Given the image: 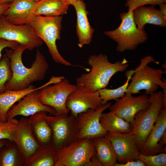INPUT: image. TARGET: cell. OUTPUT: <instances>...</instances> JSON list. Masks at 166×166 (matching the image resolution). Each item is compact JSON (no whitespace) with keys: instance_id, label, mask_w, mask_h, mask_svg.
I'll use <instances>...</instances> for the list:
<instances>
[{"instance_id":"ba28073f","label":"cell","mask_w":166,"mask_h":166,"mask_svg":"<svg viewBox=\"0 0 166 166\" xmlns=\"http://www.w3.org/2000/svg\"><path fill=\"white\" fill-rule=\"evenodd\" d=\"M95 152L93 139H77L67 146L56 149L55 166H85Z\"/></svg>"},{"instance_id":"f1b7e54d","label":"cell","mask_w":166,"mask_h":166,"mask_svg":"<svg viewBox=\"0 0 166 166\" xmlns=\"http://www.w3.org/2000/svg\"><path fill=\"white\" fill-rule=\"evenodd\" d=\"M13 75L10 59L5 54L0 60V94L6 91V85Z\"/></svg>"},{"instance_id":"60d3db41","label":"cell","mask_w":166,"mask_h":166,"mask_svg":"<svg viewBox=\"0 0 166 166\" xmlns=\"http://www.w3.org/2000/svg\"><path fill=\"white\" fill-rule=\"evenodd\" d=\"M13 0H0V4L11 2Z\"/></svg>"},{"instance_id":"1f68e13d","label":"cell","mask_w":166,"mask_h":166,"mask_svg":"<svg viewBox=\"0 0 166 166\" xmlns=\"http://www.w3.org/2000/svg\"><path fill=\"white\" fill-rule=\"evenodd\" d=\"M161 3H166V0H127L125 6L128 11H133L136 8L146 5L155 6Z\"/></svg>"},{"instance_id":"6da1fadb","label":"cell","mask_w":166,"mask_h":166,"mask_svg":"<svg viewBox=\"0 0 166 166\" xmlns=\"http://www.w3.org/2000/svg\"><path fill=\"white\" fill-rule=\"evenodd\" d=\"M27 49L19 44L16 48L5 49L6 54L10 59L13 72L12 77L6 85V90H22L26 88L36 81L43 80L49 67L45 57L37 48L35 60L30 68L22 63V57Z\"/></svg>"},{"instance_id":"44dd1931","label":"cell","mask_w":166,"mask_h":166,"mask_svg":"<svg viewBox=\"0 0 166 166\" xmlns=\"http://www.w3.org/2000/svg\"><path fill=\"white\" fill-rule=\"evenodd\" d=\"M46 113L40 111L28 118L33 133L40 146L53 143L52 131L45 118Z\"/></svg>"},{"instance_id":"e575fe53","label":"cell","mask_w":166,"mask_h":166,"mask_svg":"<svg viewBox=\"0 0 166 166\" xmlns=\"http://www.w3.org/2000/svg\"><path fill=\"white\" fill-rule=\"evenodd\" d=\"M85 166H103L98 159L96 152L92 156L89 161Z\"/></svg>"},{"instance_id":"52a82bcc","label":"cell","mask_w":166,"mask_h":166,"mask_svg":"<svg viewBox=\"0 0 166 166\" xmlns=\"http://www.w3.org/2000/svg\"><path fill=\"white\" fill-rule=\"evenodd\" d=\"M52 132V142L56 149L67 146L77 139L79 132L76 117L70 114L55 115L45 114Z\"/></svg>"},{"instance_id":"5b68a950","label":"cell","mask_w":166,"mask_h":166,"mask_svg":"<svg viewBox=\"0 0 166 166\" xmlns=\"http://www.w3.org/2000/svg\"><path fill=\"white\" fill-rule=\"evenodd\" d=\"M133 13V11L120 13L121 22L118 27L114 30L104 32L106 36L117 43L116 50L119 53L134 50L148 39L146 31L137 28L134 20Z\"/></svg>"},{"instance_id":"f546056e","label":"cell","mask_w":166,"mask_h":166,"mask_svg":"<svg viewBox=\"0 0 166 166\" xmlns=\"http://www.w3.org/2000/svg\"><path fill=\"white\" fill-rule=\"evenodd\" d=\"M19 123V120L14 118L0 122V140L6 139L14 141V135Z\"/></svg>"},{"instance_id":"8992f818","label":"cell","mask_w":166,"mask_h":166,"mask_svg":"<svg viewBox=\"0 0 166 166\" xmlns=\"http://www.w3.org/2000/svg\"><path fill=\"white\" fill-rule=\"evenodd\" d=\"M164 93L163 90L156 91L149 95V107L135 115L130 133L134 137L140 150L152 129L163 108Z\"/></svg>"},{"instance_id":"9a60e30c","label":"cell","mask_w":166,"mask_h":166,"mask_svg":"<svg viewBox=\"0 0 166 166\" xmlns=\"http://www.w3.org/2000/svg\"><path fill=\"white\" fill-rule=\"evenodd\" d=\"M39 90L27 94L14 104L8 112L6 119L10 120L18 116L23 117L31 116L40 111H45L54 115L55 111L51 106L43 104L39 100L38 94Z\"/></svg>"},{"instance_id":"b9f144b4","label":"cell","mask_w":166,"mask_h":166,"mask_svg":"<svg viewBox=\"0 0 166 166\" xmlns=\"http://www.w3.org/2000/svg\"><path fill=\"white\" fill-rule=\"evenodd\" d=\"M31 0L34 2H37L40 1V0Z\"/></svg>"},{"instance_id":"836d02e7","label":"cell","mask_w":166,"mask_h":166,"mask_svg":"<svg viewBox=\"0 0 166 166\" xmlns=\"http://www.w3.org/2000/svg\"><path fill=\"white\" fill-rule=\"evenodd\" d=\"M114 166H147V165L141 160L137 159L128 161L124 164L117 163Z\"/></svg>"},{"instance_id":"8fae6325","label":"cell","mask_w":166,"mask_h":166,"mask_svg":"<svg viewBox=\"0 0 166 166\" xmlns=\"http://www.w3.org/2000/svg\"><path fill=\"white\" fill-rule=\"evenodd\" d=\"M112 105L110 102L97 109H89L78 114L76 117L79 129L77 139H89L105 136L108 133L101 126L100 119L103 112Z\"/></svg>"},{"instance_id":"74e56055","label":"cell","mask_w":166,"mask_h":166,"mask_svg":"<svg viewBox=\"0 0 166 166\" xmlns=\"http://www.w3.org/2000/svg\"><path fill=\"white\" fill-rule=\"evenodd\" d=\"M166 143V131L165 132L158 142V144L161 146H164Z\"/></svg>"},{"instance_id":"d590c367","label":"cell","mask_w":166,"mask_h":166,"mask_svg":"<svg viewBox=\"0 0 166 166\" xmlns=\"http://www.w3.org/2000/svg\"><path fill=\"white\" fill-rule=\"evenodd\" d=\"M10 3L0 4V16L2 15L8 8L10 6Z\"/></svg>"},{"instance_id":"3957f363","label":"cell","mask_w":166,"mask_h":166,"mask_svg":"<svg viewBox=\"0 0 166 166\" xmlns=\"http://www.w3.org/2000/svg\"><path fill=\"white\" fill-rule=\"evenodd\" d=\"M155 61L151 56H147L140 60V65L133 70L126 94H136L144 90V94L148 95L156 92L160 87L164 92V99L166 100V83L162 77L164 71L162 69H156L148 65Z\"/></svg>"},{"instance_id":"d6986e66","label":"cell","mask_w":166,"mask_h":166,"mask_svg":"<svg viewBox=\"0 0 166 166\" xmlns=\"http://www.w3.org/2000/svg\"><path fill=\"white\" fill-rule=\"evenodd\" d=\"M73 6L77 17L76 32L78 38V45L82 48L85 45L90 44L94 30L89 22L87 16L88 12L83 1H78Z\"/></svg>"},{"instance_id":"4fadbf2b","label":"cell","mask_w":166,"mask_h":166,"mask_svg":"<svg viewBox=\"0 0 166 166\" xmlns=\"http://www.w3.org/2000/svg\"><path fill=\"white\" fill-rule=\"evenodd\" d=\"M148 97L145 94L137 96L126 94L123 97L116 99L115 103L109 107V109L132 124L136 113L149 107L150 102Z\"/></svg>"},{"instance_id":"d6a6232c","label":"cell","mask_w":166,"mask_h":166,"mask_svg":"<svg viewBox=\"0 0 166 166\" xmlns=\"http://www.w3.org/2000/svg\"><path fill=\"white\" fill-rule=\"evenodd\" d=\"M19 45L16 42L0 38V60L2 57V52L3 49L8 48L13 49L17 47Z\"/></svg>"},{"instance_id":"277c9868","label":"cell","mask_w":166,"mask_h":166,"mask_svg":"<svg viewBox=\"0 0 166 166\" xmlns=\"http://www.w3.org/2000/svg\"><path fill=\"white\" fill-rule=\"evenodd\" d=\"M62 16H34L28 24L37 35L46 45L53 60L56 63L67 66L73 65L65 60L60 54L56 44L61 38Z\"/></svg>"},{"instance_id":"ab89813d","label":"cell","mask_w":166,"mask_h":166,"mask_svg":"<svg viewBox=\"0 0 166 166\" xmlns=\"http://www.w3.org/2000/svg\"><path fill=\"white\" fill-rule=\"evenodd\" d=\"M69 5H73L75 2L79 0H64Z\"/></svg>"},{"instance_id":"2e32d148","label":"cell","mask_w":166,"mask_h":166,"mask_svg":"<svg viewBox=\"0 0 166 166\" xmlns=\"http://www.w3.org/2000/svg\"><path fill=\"white\" fill-rule=\"evenodd\" d=\"M14 141L18 146L26 162L40 147L33 133L28 118L23 117L19 120Z\"/></svg>"},{"instance_id":"8d00e7d4","label":"cell","mask_w":166,"mask_h":166,"mask_svg":"<svg viewBox=\"0 0 166 166\" xmlns=\"http://www.w3.org/2000/svg\"><path fill=\"white\" fill-rule=\"evenodd\" d=\"M159 6L160 13L166 17V3H161L158 5Z\"/></svg>"},{"instance_id":"7a4b0ae2","label":"cell","mask_w":166,"mask_h":166,"mask_svg":"<svg viewBox=\"0 0 166 166\" xmlns=\"http://www.w3.org/2000/svg\"><path fill=\"white\" fill-rule=\"evenodd\" d=\"M87 62L91 67V70L77 77L76 85H83L93 92L106 88L114 75L124 71L129 66L125 58L112 63L109 61L107 56L102 53L91 55Z\"/></svg>"},{"instance_id":"cb8c5ba5","label":"cell","mask_w":166,"mask_h":166,"mask_svg":"<svg viewBox=\"0 0 166 166\" xmlns=\"http://www.w3.org/2000/svg\"><path fill=\"white\" fill-rule=\"evenodd\" d=\"M94 150L103 166H114L117 156L111 141L105 136L93 139Z\"/></svg>"},{"instance_id":"4316f807","label":"cell","mask_w":166,"mask_h":166,"mask_svg":"<svg viewBox=\"0 0 166 166\" xmlns=\"http://www.w3.org/2000/svg\"><path fill=\"white\" fill-rule=\"evenodd\" d=\"M25 159L18 146L8 141L0 149V166H24Z\"/></svg>"},{"instance_id":"83f0119b","label":"cell","mask_w":166,"mask_h":166,"mask_svg":"<svg viewBox=\"0 0 166 166\" xmlns=\"http://www.w3.org/2000/svg\"><path fill=\"white\" fill-rule=\"evenodd\" d=\"M133 74V70H130L126 73L127 80L122 86L117 88L110 89L105 88L98 90V92L101 99L104 104L108 102L109 101L120 98L124 96L125 92L129 85V82Z\"/></svg>"},{"instance_id":"484cf974","label":"cell","mask_w":166,"mask_h":166,"mask_svg":"<svg viewBox=\"0 0 166 166\" xmlns=\"http://www.w3.org/2000/svg\"><path fill=\"white\" fill-rule=\"evenodd\" d=\"M100 122L104 129L108 132L130 133L131 124L113 112L102 113Z\"/></svg>"},{"instance_id":"9c48e42d","label":"cell","mask_w":166,"mask_h":166,"mask_svg":"<svg viewBox=\"0 0 166 166\" xmlns=\"http://www.w3.org/2000/svg\"><path fill=\"white\" fill-rule=\"evenodd\" d=\"M76 87V85L70 83L64 78L61 81L46 85L38 90L39 99L43 105L51 106L55 111L54 115L68 114L69 110L66 102L70 94Z\"/></svg>"},{"instance_id":"30bf717a","label":"cell","mask_w":166,"mask_h":166,"mask_svg":"<svg viewBox=\"0 0 166 166\" xmlns=\"http://www.w3.org/2000/svg\"><path fill=\"white\" fill-rule=\"evenodd\" d=\"M0 38L16 42L30 51L38 48L44 42L29 24H14L2 16H0Z\"/></svg>"},{"instance_id":"d4e9b609","label":"cell","mask_w":166,"mask_h":166,"mask_svg":"<svg viewBox=\"0 0 166 166\" xmlns=\"http://www.w3.org/2000/svg\"><path fill=\"white\" fill-rule=\"evenodd\" d=\"M56 161V149L51 143L40 146L25 166H55Z\"/></svg>"},{"instance_id":"f35d334b","label":"cell","mask_w":166,"mask_h":166,"mask_svg":"<svg viewBox=\"0 0 166 166\" xmlns=\"http://www.w3.org/2000/svg\"><path fill=\"white\" fill-rule=\"evenodd\" d=\"M8 141H9V140L6 139L0 140V149Z\"/></svg>"},{"instance_id":"7402d4cb","label":"cell","mask_w":166,"mask_h":166,"mask_svg":"<svg viewBox=\"0 0 166 166\" xmlns=\"http://www.w3.org/2000/svg\"><path fill=\"white\" fill-rule=\"evenodd\" d=\"M49 82L38 88L32 85L22 90H6L0 94V120L1 122L6 121L7 113L11 107L17 102L19 101L27 94L44 86L49 85Z\"/></svg>"},{"instance_id":"e0dca14e","label":"cell","mask_w":166,"mask_h":166,"mask_svg":"<svg viewBox=\"0 0 166 166\" xmlns=\"http://www.w3.org/2000/svg\"><path fill=\"white\" fill-rule=\"evenodd\" d=\"M166 131V108H163L140 150V153L148 155L166 152V148L158 144L160 138Z\"/></svg>"},{"instance_id":"603a6c76","label":"cell","mask_w":166,"mask_h":166,"mask_svg":"<svg viewBox=\"0 0 166 166\" xmlns=\"http://www.w3.org/2000/svg\"><path fill=\"white\" fill-rule=\"evenodd\" d=\"M69 6L64 0H40L36 2L31 13L34 16H60L67 13Z\"/></svg>"},{"instance_id":"7c38bea8","label":"cell","mask_w":166,"mask_h":166,"mask_svg":"<svg viewBox=\"0 0 166 166\" xmlns=\"http://www.w3.org/2000/svg\"><path fill=\"white\" fill-rule=\"evenodd\" d=\"M97 91L93 92L84 86L76 85L68 96L66 102L70 114L75 117L89 109H97L104 104Z\"/></svg>"},{"instance_id":"ffe728a7","label":"cell","mask_w":166,"mask_h":166,"mask_svg":"<svg viewBox=\"0 0 166 166\" xmlns=\"http://www.w3.org/2000/svg\"><path fill=\"white\" fill-rule=\"evenodd\" d=\"M155 6L139 7L133 11V18L137 28L144 30L145 25L151 24L162 27L166 26V17Z\"/></svg>"},{"instance_id":"5bb4252c","label":"cell","mask_w":166,"mask_h":166,"mask_svg":"<svg viewBox=\"0 0 166 166\" xmlns=\"http://www.w3.org/2000/svg\"><path fill=\"white\" fill-rule=\"evenodd\" d=\"M111 142L119 163L138 159L140 153L134 136L130 133L108 132L105 136Z\"/></svg>"},{"instance_id":"7bdbcfd3","label":"cell","mask_w":166,"mask_h":166,"mask_svg":"<svg viewBox=\"0 0 166 166\" xmlns=\"http://www.w3.org/2000/svg\"><path fill=\"white\" fill-rule=\"evenodd\" d=\"M0 122H1V121H0Z\"/></svg>"},{"instance_id":"4dcf8cb0","label":"cell","mask_w":166,"mask_h":166,"mask_svg":"<svg viewBox=\"0 0 166 166\" xmlns=\"http://www.w3.org/2000/svg\"><path fill=\"white\" fill-rule=\"evenodd\" d=\"M138 159L144 162L148 166H166V152L154 155H145L140 153Z\"/></svg>"},{"instance_id":"ac0fdd59","label":"cell","mask_w":166,"mask_h":166,"mask_svg":"<svg viewBox=\"0 0 166 166\" xmlns=\"http://www.w3.org/2000/svg\"><path fill=\"white\" fill-rule=\"evenodd\" d=\"M35 3L31 0H13L2 16L14 24H28L34 16L31 11Z\"/></svg>"}]
</instances>
